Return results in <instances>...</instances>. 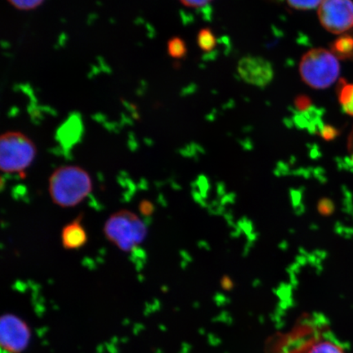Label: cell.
<instances>
[{"label": "cell", "mask_w": 353, "mask_h": 353, "mask_svg": "<svg viewBox=\"0 0 353 353\" xmlns=\"http://www.w3.org/2000/svg\"><path fill=\"white\" fill-rule=\"evenodd\" d=\"M50 193L52 201L63 208H70L90 195L92 183L90 174L77 165L61 166L50 179Z\"/></svg>", "instance_id": "6da1fadb"}, {"label": "cell", "mask_w": 353, "mask_h": 353, "mask_svg": "<svg viewBox=\"0 0 353 353\" xmlns=\"http://www.w3.org/2000/svg\"><path fill=\"white\" fill-rule=\"evenodd\" d=\"M299 73L309 87L325 90L337 81L341 65L332 52L322 48H312L302 57Z\"/></svg>", "instance_id": "7a4b0ae2"}, {"label": "cell", "mask_w": 353, "mask_h": 353, "mask_svg": "<svg viewBox=\"0 0 353 353\" xmlns=\"http://www.w3.org/2000/svg\"><path fill=\"white\" fill-rule=\"evenodd\" d=\"M107 239L123 252H131L145 239L148 228L138 215L127 210L116 212L105 223Z\"/></svg>", "instance_id": "3957f363"}, {"label": "cell", "mask_w": 353, "mask_h": 353, "mask_svg": "<svg viewBox=\"0 0 353 353\" xmlns=\"http://www.w3.org/2000/svg\"><path fill=\"white\" fill-rule=\"evenodd\" d=\"M37 148L21 132H6L0 139V168L6 174L21 173L32 164Z\"/></svg>", "instance_id": "277c9868"}, {"label": "cell", "mask_w": 353, "mask_h": 353, "mask_svg": "<svg viewBox=\"0 0 353 353\" xmlns=\"http://www.w3.org/2000/svg\"><path fill=\"white\" fill-rule=\"evenodd\" d=\"M321 24L330 33L341 34L353 28L352 0H323L317 10Z\"/></svg>", "instance_id": "5b68a950"}, {"label": "cell", "mask_w": 353, "mask_h": 353, "mask_svg": "<svg viewBox=\"0 0 353 353\" xmlns=\"http://www.w3.org/2000/svg\"><path fill=\"white\" fill-rule=\"evenodd\" d=\"M32 331L26 322L6 313L0 319V345L8 353H21L28 348Z\"/></svg>", "instance_id": "8992f818"}, {"label": "cell", "mask_w": 353, "mask_h": 353, "mask_svg": "<svg viewBox=\"0 0 353 353\" xmlns=\"http://www.w3.org/2000/svg\"><path fill=\"white\" fill-rule=\"evenodd\" d=\"M237 70L243 81L256 87H266L274 78L272 65L262 57H242L238 63Z\"/></svg>", "instance_id": "52a82bcc"}, {"label": "cell", "mask_w": 353, "mask_h": 353, "mask_svg": "<svg viewBox=\"0 0 353 353\" xmlns=\"http://www.w3.org/2000/svg\"><path fill=\"white\" fill-rule=\"evenodd\" d=\"M82 216L66 225L61 232V242L66 250H77L85 245L88 241L85 229L81 224Z\"/></svg>", "instance_id": "ba28073f"}, {"label": "cell", "mask_w": 353, "mask_h": 353, "mask_svg": "<svg viewBox=\"0 0 353 353\" xmlns=\"http://www.w3.org/2000/svg\"><path fill=\"white\" fill-rule=\"evenodd\" d=\"M81 132V123H79L78 119H70L61 128L59 141L65 148H72L78 142Z\"/></svg>", "instance_id": "9c48e42d"}, {"label": "cell", "mask_w": 353, "mask_h": 353, "mask_svg": "<svg viewBox=\"0 0 353 353\" xmlns=\"http://www.w3.org/2000/svg\"><path fill=\"white\" fill-rule=\"evenodd\" d=\"M330 50L338 59H352L353 35L343 34L331 44Z\"/></svg>", "instance_id": "30bf717a"}, {"label": "cell", "mask_w": 353, "mask_h": 353, "mask_svg": "<svg viewBox=\"0 0 353 353\" xmlns=\"http://www.w3.org/2000/svg\"><path fill=\"white\" fill-rule=\"evenodd\" d=\"M307 353H346L341 344L330 339L320 338L310 343Z\"/></svg>", "instance_id": "8fae6325"}, {"label": "cell", "mask_w": 353, "mask_h": 353, "mask_svg": "<svg viewBox=\"0 0 353 353\" xmlns=\"http://www.w3.org/2000/svg\"><path fill=\"white\" fill-rule=\"evenodd\" d=\"M338 94L339 103L342 105L343 110L353 117V83L341 81Z\"/></svg>", "instance_id": "7c38bea8"}, {"label": "cell", "mask_w": 353, "mask_h": 353, "mask_svg": "<svg viewBox=\"0 0 353 353\" xmlns=\"http://www.w3.org/2000/svg\"><path fill=\"white\" fill-rule=\"evenodd\" d=\"M216 37L210 29L204 28L197 35V43L202 51L209 52L216 46Z\"/></svg>", "instance_id": "4fadbf2b"}, {"label": "cell", "mask_w": 353, "mask_h": 353, "mask_svg": "<svg viewBox=\"0 0 353 353\" xmlns=\"http://www.w3.org/2000/svg\"><path fill=\"white\" fill-rule=\"evenodd\" d=\"M167 50L170 56L175 59H183L188 52L186 43L179 37L170 39L168 42Z\"/></svg>", "instance_id": "5bb4252c"}, {"label": "cell", "mask_w": 353, "mask_h": 353, "mask_svg": "<svg viewBox=\"0 0 353 353\" xmlns=\"http://www.w3.org/2000/svg\"><path fill=\"white\" fill-rule=\"evenodd\" d=\"M286 1L294 10L307 11L319 8L323 0H286Z\"/></svg>", "instance_id": "9a60e30c"}, {"label": "cell", "mask_w": 353, "mask_h": 353, "mask_svg": "<svg viewBox=\"0 0 353 353\" xmlns=\"http://www.w3.org/2000/svg\"><path fill=\"white\" fill-rule=\"evenodd\" d=\"M13 7L20 10H32L41 6L44 0H8Z\"/></svg>", "instance_id": "2e32d148"}, {"label": "cell", "mask_w": 353, "mask_h": 353, "mask_svg": "<svg viewBox=\"0 0 353 353\" xmlns=\"http://www.w3.org/2000/svg\"><path fill=\"white\" fill-rule=\"evenodd\" d=\"M294 105L299 112H307L312 108V101L308 97L301 95L295 99Z\"/></svg>", "instance_id": "e0dca14e"}, {"label": "cell", "mask_w": 353, "mask_h": 353, "mask_svg": "<svg viewBox=\"0 0 353 353\" xmlns=\"http://www.w3.org/2000/svg\"><path fill=\"white\" fill-rule=\"evenodd\" d=\"M319 211L323 216H330L334 213V202L328 198H323L319 202Z\"/></svg>", "instance_id": "ac0fdd59"}, {"label": "cell", "mask_w": 353, "mask_h": 353, "mask_svg": "<svg viewBox=\"0 0 353 353\" xmlns=\"http://www.w3.org/2000/svg\"><path fill=\"white\" fill-rule=\"evenodd\" d=\"M320 134L326 141L334 140L339 134V132L331 125H323L321 128Z\"/></svg>", "instance_id": "d6986e66"}, {"label": "cell", "mask_w": 353, "mask_h": 353, "mask_svg": "<svg viewBox=\"0 0 353 353\" xmlns=\"http://www.w3.org/2000/svg\"><path fill=\"white\" fill-rule=\"evenodd\" d=\"M184 6L192 8H198L208 6L213 0H179Z\"/></svg>", "instance_id": "ffe728a7"}, {"label": "cell", "mask_w": 353, "mask_h": 353, "mask_svg": "<svg viewBox=\"0 0 353 353\" xmlns=\"http://www.w3.org/2000/svg\"><path fill=\"white\" fill-rule=\"evenodd\" d=\"M154 207L152 202L143 201L139 205V211L144 216H150L153 214Z\"/></svg>", "instance_id": "44dd1931"}, {"label": "cell", "mask_w": 353, "mask_h": 353, "mask_svg": "<svg viewBox=\"0 0 353 353\" xmlns=\"http://www.w3.org/2000/svg\"><path fill=\"white\" fill-rule=\"evenodd\" d=\"M348 150H350V152L352 154V161L353 163V131L350 136V142H348Z\"/></svg>", "instance_id": "7402d4cb"}]
</instances>
